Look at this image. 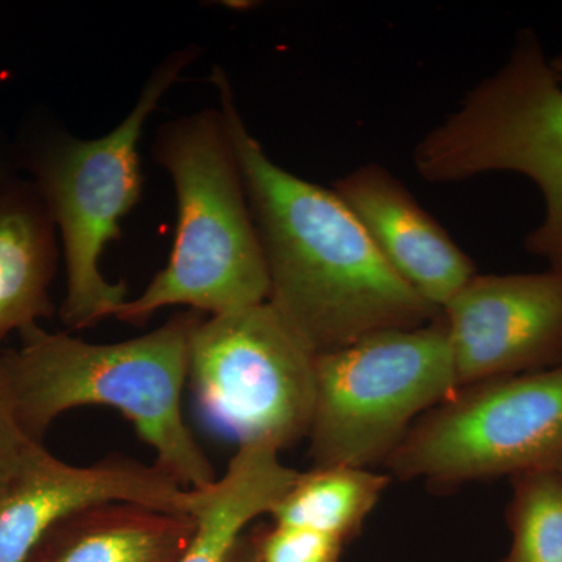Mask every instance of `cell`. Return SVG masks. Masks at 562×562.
<instances>
[{"mask_svg": "<svg viewBox=\"0 0 562 562\" xmlns=\"http://www.w3.org/2000/svg\"><path fill=\"white\" fill-rule=\"evenodd\" d=\"M154 158L176 188V243L166 268L114 317L144 325L168 306L217 316L268 302V266L221 111L166 122Z\"/></svg>", "mask_w": 562, "mask_h": 562, "instance_id": "3", "label": "cell"}, {"mask_svg": "<svg viewBox=\"0 0 562 562\" xmlns=\"http://www.w3.org/2000/svg\"><path fill=\"white\" fill-rule=\"evenodd\" d=\"M192 58L195 49L188 47L162 60L131 113L101 138L50 133L20 154L61 238L66 295L60 317L70 330L116 316L131 299L125 281L111 283L103 276V250L120 236L121 221L140 198L144 125Z\"/></svg>", "mask_w": 562, "mask_h": 562, "instance_id": "4", "label": "cell"}, {"mask_svg": "<svg viewBox=\"0 0 562 562\" xmlns=\"http://www.w3.org/2000/svg\"><path fill=\"white\" fill-rule=\"evenodd\" d=\"M506 509L512 547L502 562H562V479L557 471L512 476Z\"/></svg>", "mask_w": 562, "mask_h": 562, "instance_id": "16", "label": "cell"}, {"mask_svg": "<svg viewBox=\"0 0 562 562\" xmlns=\"http://www.w3.org/2000/svg\"><path fill=\"white\" fill-rule=\"evenodd\" d=\"M192 532L194 520L184 514L98 503L55 524L27 562H180Z\"/></svg>", "mask_w": 562, "mask_h": 562, "instance_id": "12", "label": "cell"}, {"mask_svg": "<svg viewBox=\"0 0 562 562\" xmlns=\"http://www.w3.org/2000/svg\"><path fill=\"white\" fill-rule=\"evenodd\" d=\"M413 161L431 183L491 172L530 179L546 210L525 249L562 271V85L535 32L519 33L505 65L417 143Z\"/></svg>", "mask_w": 562, "mask_h": 562, "instance_id": "5", "label": "cell"}, {"mask_svg": "<svg viewBox=\"0 0 562 562\" xmlns=\"http://www.w3.org/2000/svg\"><path fill=\"white\" fill-rule=\"evenodd\" d=\"M460 387L562 364V271L476 273L442 308Z\"/></svg>", "mask_w": 562, "mask_h": 562, "instance_id": "9", "label": "cell"}, {"mask_svg": "<svg viewBox=\"0 0 562 562\" xmlns=\"http://www.w3.org/2000/svg\"><path fill=\"white\" fill-rule=\"evenodd\" d=\"M261 562H339L346 542L325 532L272 524L254 531Z\"/></svg>", "mask_w": 562, "mask_h": 562, "instance_id": "17", "label": "cell"}, {"mask_svg": "<svg viewBox=\"0 0 562 562\" xmlns=\"http://www.w3.org/2000/svg\"><path fill=\"white\" fill-rule=\"evenodd\" d=\"M228 562H261L255 532L244 535Z\"/></svg>", "mask_w": 562, "mask_h": 562, "instance_id": "20", "label": "cell"}, {"mask_svg": "<svg viewBox=\"0 0 562 562\" xmlns=\"http://www.w3.org/2000/svg\"><path fill=\"white\" fill-rule=\"evenodd\" d=\"M57 231L38 188L18 180L0 198V342L54 314Z\"/></svg>", "mask_w": 562, "mask_h": 562, "instance_id": "14", "label": "cell"}, {"mask_svg": "<svg viewBox=\"0 0 562 562\" xmlns=\"http://www.w3.org/2000/svg\"><path fill=\"white\" fill-rule=\"evenodd\" d=\"M214 87L257 225L273 308L314 353L386 328L420 327L441 310L397 276L335 191L294 176L244 124L231 80Z\"/></svg>", "mask_w": 562, "mask_h": 562, "instance_id": "1", "label": "cell"}, {"mask_svg": "<svg viewBox=\"0 0 562 562\" xmlns=\"http://www.w3.org/2000/svg\"><path fill=\"white\" fill-rule=\"evenodd\" d=\"M391 476L366 468H312L299 472L269 516L273 524L310 528L349 542L361 531Z\"/></svg>", "mask_w": 562, "mask_h": 562, "instance_id": "15", "label": "cell"}, {"mask_svg": "<svg viewBox=\"0 0 562 562\" xmlns=\"http://www.w3.org/2000/svg\"><path fill=\"white\" fill-rule=\"evenodd\" d=\"M392 271L441 310L476 276L472 258L417 202L408 188L376 162L333 183Z\"/></svg>", "mask_w": 562, "mask_h": 562, "instance_id": "11", "label": "cell"}, {"mask_svg": "<svg viewBox=\"0 0 562 562\" xmlns=\"http://www.w3.org/2000/svg\"><path fill=\"white\" fill-rule=\"evenodd\" d=\"M562 462V364L462 386L425 413L384 462L435 491Z\"/></svg>", "mask_w": 562, "mask_h": 562, "instance_id": "7", "label": "cell"}, {"mask_svg": "<svg viewBox=\"0 0 562 562\" xmlns=\"http://www.w3.org/2000/svg\"><path fill=\"white\" fill-rule=\"evenodd\" d=\"M557 472L560 473V476L562 479V462L560 464V468L557 469Z\"/></svg>", "mask_w": 562, "mask_h": 562, "instance_id": "21", "label": "cell"}, {"mask_svg": "<svg viewBox=\"0 0 562 562\" xmlns=\"http://www.w3.org/2000/svg\"><path fill=\"white\" fill-rule=\"evenodd\" d=\"M188 383L206 419L238 447L281 452L308 438L316 353L269 302L199 322Z\"/></svg>", "mask_w": 562, "mask_h": 562, "instance_id": "8", "label": "cell"}, {"mask_svg": "<svg viewBox=\"0 0 562 562\" xmlns=\"http://www.w3.org/2000/svg\"><path fill=\"white\" fill-rule=\"evenodd\" d=\"M105 502H131L190 516L192 490L155 464L110 454L76 465L33 447L0 495V562H27L41 539L69 514Z\"/></svg>", "mask_w": 562, "mask_h": 562, "instance_id": "10", "label": "cell"}, {"mask_svg": "<svg viewBox=\"0 0 562 562\" xmlns=\"http://www.w3.org/2000/svg\"><path fill=\"white\" fill-rule=\"evenodd\" d=\"M202 313H177L154 331L92 344L41 325L21 331L18 349L0 355L18 419L36 442L61 414L106 406L125 417L151 447L158 469L187 490L216 480L213 464L184 419L191 335Z\"/></svg>", "mask_w": 562, "mask_h": 562, "instance_id": "2", "label": "cell"}, {"mask_svg": "<svg viewBox=\"0 0 562 562\" xmlns=\"http://www.w3.org/2000/svg\"><path fill=\"white\" fill-rule=\"evenodd\" d=\"M460 390L442 313L316 355L313 468L384 464L425 413Z\"/></svg>", "mask_w": 562, "mask_h": 562, "instance_id": "6", "label": "cell"}, {"mask_svg": "<svg viewBox=\"0 0 562 562\" xmlns=\"http://www.w3.org/2000/svg\"><path fill=\"white\" fill-rule=\"evenodd\" d=\"M297 475L273 447H238L224 476L192 490L194 532L180 562L231 561L249 525L272 513Z\"/></svg>", "mask_w": 562, "mask_h": 562, "instance_id": "13", "label": "cell"}, {"mask_svg": "<svg viewBox=\"0 0 562 562\" xmlns=\"http://www.w3.org/2000/svg\"><path fill=\"white\" fill-rule=\"evenodd\" d=\"M20 154L0 135V198L16 183V168L20 165Z\"/></svg>", "mask_w": 562, "mask_h": 562, "instance_id": "19", "label": "cell"}, {"mask_svg": "<svg viewBox=\"0 0 562 562\" xmlns=\"http://www.w3.org/2000/svg\"><path fill=\"white\" fill-rule=\"evenodd\" d=\"M36 443L40 442L33 441L18 419L0 364V495L16 479Z\"/></svg>", "mask_w": 562, "mask_h": 562, "instance_id": "18", "label": "cell"}]
</instances>
